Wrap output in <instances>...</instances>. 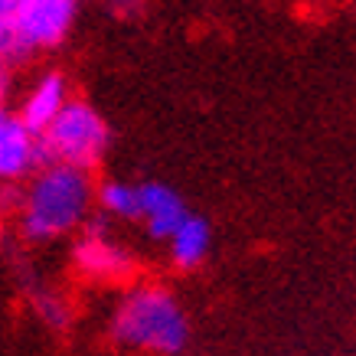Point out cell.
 I'll return each instance as SVG.
<instances>
[{
  "label": "cell",
  "mask_w": 356,
  "mask_h": 356,
  "mask_svg": "<svg viewBox=\"0 0 356 356\" xmlns=\"http://www.w3.org/2000/svg\"><path fill=\"white\" fill-rule=\"evenodd\" d=\"M95 186L88 170L43 163L20 200V232L30 242H56L76 232L92 213Z\"/></svg>",
  "instance_id": "cell-1"
},
{
  "label": "cell",
  "mask_w": 356,
  "mask_h": 356,
  "mask_svg": "<svg viewBox=\"0 0 356 356\" xmlns=\"http://www.w3.org/2000/svg\"><path fill=\"white\" fill-rule=\"evenodd\" d=\"M108 330L121 346L154 356H177L190 343L184 304L161 284H138L121 294L111 311Z\"/></svg>",
  "instance_id": "cell-2"
},
{
  "label": "cell",
  "mask_w": 356,
  "mask_h": 356,
  "mask_svg": "<svg viewBox=\"0 0 356 356\" xmlns=\"http://www.w3.org/2000/svg\"><path fill=\"white\" fill-rule=\"evenodd\" d=\"M46 163H65L79 170H92L105 161L111 144V128L105 115L82 98H72L63 115L40 134Z\"/></svg>",
  "instance_id": "cell-4"
},
{
  "label": "cell",
  "mask_w": 356,
  "mask_h": 356,
  "mask_svg": "<svg viewBox=\"0 0 356 356\" xmlns=\"http://www.w3.org/2000/svg\"><path fill=\"white\" fill-rule=\"evenodd\" d=\"M76 17L79 0H13L7 20H0V65L56 49L72 33Z\"/></svg>",
  "instance_id": "cell-3"
},
{
  "label": "cell",
  "mask_w": 356,
  "mask_h": 356,
  "mask_svg": "<svg viewBox=\"0 0 356 356\" xmlns=\"http://www.w3.org/2000/svg\"><path fill=\"white\" fill-rule=\"evenodd\" d=\"M69 102H72V95H69V82H65V76H59V72H46V76L36 79L33 88L23 95L20 118L26 121L36 134H43V131L63 115V108L69 105Z\"/></svg>",
  "instance_id": "cell-8"
},
{
  "label": "cell",
  "mask_w": 356,
  "mask_h": 356,
  "mask_svg": "<svg viewBox=\"0 0 356 356\" xmlns=\"http://www.w3.org/2000/svg\"><path fill=\"white\" fill-rule=\"evenodd\" d=\"M190 216L184 196L177 193L173 186L161 184V180H144L140 184V216L138 222L147 229V236L157 242L167 238L184 226V219Z\"/></svg>",
  "instance_id": "cell-6"
},
{
  "label": "cell",
  "mask_w": 356,
  "mask_h": 356,
  "mask_svg": "<svg viewBox=\"0 0 356 356\" xmlns=\"http://www.w3.org/2000/svg\"><path fill=\"white\" fill-rule=\"evenodd\" d=\"M209 248H213V229L196 213H190L184 219V226L167 238V255H170V261L180 271L200 268L206 261V255H209Z\"/></svg>",
  "instance_id": "cell-9"
},
{
  "label": "cell",
  "mask_w": 356,
  "mask_h": 356,
  "mask_svg": "<svg viewBox=\"0 0 356 356\" xmlns=\"http://www.w3.org/2000/svg\"><path fill=\"white\" fill-rule=\"evenodd\" d=\"M95 203L102 206V213H108L111 219L138 222V216H140V184L108 180V184H102L95 190Z\"/></svg>",
  "instance_id": "cell-10"
},
{
  "label": "cell",
  "mask_w": 356,
  "mask_h": 356,
  "mask_svg": "<svg viewBox=\"0 0 356 356\" xmlns=\"http://www.w3.org/2000/svg\"><path fill=\"white\" fill-rule=\"evenodd\" d=\"M46 163L40 134L20 118V111L0 108V184L26 180Z\"/></svg>",
  "instance_id": "cell-5"
},
{
  "label": "cell",
  "mask_w": 356,
  "mask_h": 356,
  "mask_svg": "<svg viewBox=\"0 0 356 356\" xmlns=\"http://www.w3.org/2000/svg\"><path fill=\"white\" fill-rule=\"evenodd\" d=\"M36 307H40V314H43L49 324H63L65 321V307L59 298H49V294H43V301H36Z\"/></svg>",
  "instance_id": "cell-11"
},
{
  "label": "cell",
  "mask_w": 356,
  "mask_h": 356,
  "mask_svg": "<svg viewBox=\"0 0 356 356\" xmlns=\"http://www.w3.org/2000/svg\"><path fill=\"white\" fill-rule=\"evenodd\" d=\"M13 0H0V20H7V13H10Z\"/></svg>",
  "instance_id": "cell-12"
},
{
  "label": "cell",
  "mask_w": 356,
  "mask_h": 356,
  "mask_svg": "<svg viewBox=\"0 0 356 356\" xmlns=\"http://www.w3.org/2000/svg\"><path fill=\"white\" fill-rule=\"evenodd\" d=\"M76 268L88 278L98 281H118L131 271V255L128 248L118 245L115 238H108L105 232H88L76 242Z\"/></svg>",
  "instance_id": "cell-7"
}]
</instances>
